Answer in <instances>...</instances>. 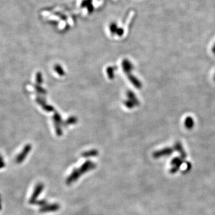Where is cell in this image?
Wrapping results in <instances>:
<instances>
[{
    "instance_id": "obj_1",
    "label": "cell",
    "mask_w": 215,
    "mask_h": 215,
    "mask_svg": "<svg viewBox=\"0 0 215 215\" xmlns=\"http://www.w3.org/2000/svg\"><path fill=\"white\" fill-rule=\"evenodd\" d=\"M60 208V206L58 203H53L50 204H46L43 206L42 208L40 209V211L42 213H49V212H56L59 210Z\"/></svg>"
},
{
    "instance_id": "obj_2",
    "label": "cell",
    "mask_w": 215,
    "mask_h": 215,
    "mask_svg": "<svg viewBox=\"0 0 215 215\" xmlns=\"http://www.w3.org/2000/svg\"><path fill=\"white\" fill-rule=\"evenodd\" d=\"M81 175H82V174L80 171V170L74 169L70 174V176L66 178V184L68 185L71 184L76 181H77Z\"/></svg>"
},
{
    "instance_id": "obj_3",
    "label": "cell",
    "mask_w": 215,
    "mask_h": 215,
    "mask_svg": "<svg viewBox=\"0 0 215 215\" xmlns=\"http://www.w3.org/2000/svg\"><path fill=\"white\" fill-rule=\"evenodd\" d=\"M96 167V165L95 164H93L92 162H90V161H87L80 168V171L81 173V174H84L86 172L92 170L93 169H95Z\"/></svg>"
},
{
    "instance_id": "obj_4",
    "label": "cell",
    "mask_w": 215,
    "mask_h": 215,
    "mask_svg": "<svg viewBox=\"0 0 215 215\" xmlns=\"http://www.w3.org/2000/svg\"><path fill=\"white\" fill-rule=\"evenodd\" d=\"M44 186L42 184H39L38 185H37V186H36L35 192L33 194L32 198L31 199L32 200L34 201L35 200V199L41 193L42 191L44 189Z\"/></svg>"
},
{
    "instance_id": "obj_5",
    "label": "cell",
    "mask_w": 215,
    "mask_h": 215,
    "mask_svg": "<svg viewBox=\"0 0 215 215\" xmlns=\"http://www.w3.org/2000/svg\"><path fill=\"white\" fill-rule=\"evenodd\" d=\"M37 204L38 205H40L41 206H44L45 205L47 204V201L45 200H42L39 201H37Z\"/></svg>"
}]
</instances>
